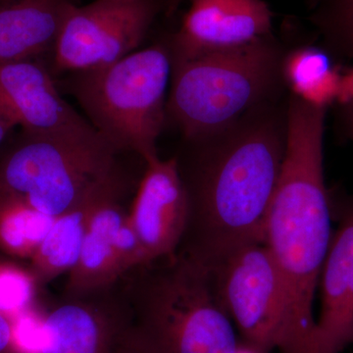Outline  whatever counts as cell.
<instances>
[{
  "mask_svg": "<svg viewBox=\"0 0 353 353\" xmlns=\"http://www.w3.org/2000/svg\"><path fill=\"white\" fill-rule=\"evenodd\" d=\"M288 104V103H287ZM175 157L188 201L176 253L211 270L236 248L265 243L287 143V105L267 102Z\"/></svg>",
  "mask_w": 353,
  "mask_h": 353,
  "instance_id": "cell-1",
  "label": "cell"
},
{
  "mask_svg": "<svg viewBox=\"0 0 353 353\" xmlns=\"http://www.w3.org/2000/svg\"><path fill=\"white\" fill-rule=\"evenodd\" d=\"M326 111L290 94L284 161L266 218L265 243L287 299L282 353H315L313 305L334 234L333 197L324 173Z\"/></svg>",
  "mask_w": 353,
  "mask_h": 353,
  "instance_id": "cell-2",
  "label": "cell"
},
{
  "mask_svg": "<svg viewBox=\"0 0 353 353\" xmlns=\"http://www.w3.org/2000/svg\"><path fill=\"white\" fill-rule=\"evenodd\" d=\"M127 334L150 353H236L240 341L210 273L175 253L118 281Z\"/></svg>",
  "mask_w": 353,
  "mask_h": 353,
  "instance_id": "cell-3",
  "label": "cell"
},
{
  "mask_svg": "<svg viewBox=\"0 0 353 353\" xmlns=\"http://www.w3.org/2000/svg\"><path fill=\"white\" fill-rule=\"evenodd\" d=\"M287 51L273 34L230 50L172 63L166 117L185 141L226 129L285 87Z\"/></svg>",
  "mask_w": 353,
  "mask_h": 353,
  "instance_id": "cell-4",
  "label": "cell"
},
{
  "mask_svg": "<svg viewBox=\"0 0 353 353\" xmlns=\"http://www.w3.org/2000/svg\"><path fill=\"white\" fill-rule=\"evenodd\" d=\"M172 58L166 44L134 51L99 68L72 73L70 88L88 123L117 152L158 157L166 122Z\"/></svg>",
  "mask_w": 353,
  "mask_h": 353,
  "instance_id": "cell-5",
  "label": "cell"
},
{
  "mask_svg": "<svg viewBox=\"0 0 353 353\" xmlns=\"http://www.w3.org/2000/svg\"><path fill=\"white\" fill-rule=\"evenodd\" d=\"M118 154L94 129L59 134L21 132L0 154V196L19 199L58 217L97 190L124 180Z\"/></svg>",
  "mask_w": 353,
  "mask_h": 353,
  "instance_id": "cell-6",
  "label": "cell"
},
{
  "mask_svg": "<svg viewBox=\"0 0 353 353\" xmlns=\"http://www.w3.org/2000/svg\"><path fill=\"white\" fill-rule=\"evenodd\" d=\"M209 273L218 299L241 334V343L261 353L284 352L287 299L266 243L236 248Z\"/></svg>",
  "mask_w": 353,
  "mask_h": 353,
  "instance_id": "cell-7",
  "label": "cell"
},
{
  "mask_svg": "<svg viewBox=\"0 0 353 353\" xmlns=\"http://www.w3.org/2000/svg\"><path fill=\"white\" fill-rule=\"evenodd\" d=\"M157 0H94L74 4L55 43L53 69L77 73L117 61L138 50L157 17Z\"/></svg>",
  "mask_w": 353,
  "mask_h": 353,
  "instance_id": "cell-8",
  "label": "cell"
},
{
  "mask_svg": "<svg viewBox=\"0 0 353 353\" xmlns=\"http://www.w3.org/2000/svg\"><path fill=\"white\" fill-rule=\"evenodd\" d=\"M129 328L117 283L81 297H65L43 316L39 353H115Z\"/></svg>",
  "mask_w": 353,
  "mask_h": 353,
  "instance_id": "cell-9",
  "label": "cell"
},
{
  "mask_svg": "<svg viewBox=\"0 0 353 353\" xmlns=\"http://www.w3.org/2000/svg\"><path fill=\"white\" fill-rule=\"evenodd\" d=\"M170 48L172 63L238 48L272 34L273 13L263 0H190Z\"/></svg>",
  "mask_w": 353,
  "mask_h": 353,
  "instance_id": "cell-10",
  "label": "cell"
},
{
  "mask_svg": "<svg viewBox=\"0 0 353 353\" xmlns=\"http://www.w3.org/2000/svg\"><path fill=\"white\" fill-rule=\"evenodd\" d=\"M0 116L32 134H75L94 129L60 94L39 60L0 64Z\"/></svg>",
  "mask_w": 353,
  "mask_h": 353,
  "instance_id": "cell-11",
  "label": "cell"
},
{
  "mask_svg": "<svg viewBox=\"0 0 353 353\" xmlns=\"http://www.w3.org/2000/svg\"><path fill=\"white\" fill-rule=\"evenodd\" d=\"M332 197L338 226L318 284L321 305L315 325V353H341L353 347V194Z\"/></svg>",
  "mask_w": 353,
  "mask_h": 353,
  "instance_id": "cell-12",
  "label": "cell"
},
{
  "mask_svg": "<svg viewBox=\"0 0 353 353\" xmlns=\"http://www.w3.org/2000/svg\"><path fill=\"white\" fill-rule=\"evenodd\" d=\"M145 263L175 254L188 218V201L175 157L145 162L129 212Z\"/></svg>",
  "mask_w": 353,
  "mask_h": 353,
  "instance_id": "cell-13",
  "label": "cell"
},
{
  "mask_svg": "<svg viewBox=\"0 0 353 353\" xmlns=\"http://www.w3.org/2000/svg\"><path fill=\"white\" fill-rule=\"evenodd\" d=\"M71 0H2L0 64L39 60L52 53Z\"/></svg>",
  "mask_w": 353,
  "mask_h": 353,
  "instance_id": "cell-14",
  "label": "cell"
},
{
  "mask_svg": "<svg viewBox=\"0 0 353 353\" xmlns=\"http://www.w3.org/2000/svg\"><path fill=\"white\" fill-rule=\"evenodd\" d=\"M123 192L109 197L90 221L82 250L68 273L65 297H81L108 289L124 276L117 250V236L129 216L121 203Z\"/></svg>",
  "mask_w": 353,
  "mask_h": 353,
  "instance_id": "cell-15",
  "label": "cell"
},
{
  "mask_svg": "<svg viewBox=\"0 0 353 353\" xmlns=\"http://www.w3.org/2000/svg\"><path fill=\"white\" fill-rule=\"evenodd\" d=\"M124 180L95 192L64 214L58 216L30 261L29 271L39 287L48 285L75 266L90 221L109 197L124 192Z\"/></svg>",
  "mask_w": 353,
  "mask_h": 353,
  "instance_id": "cell-16",
  "label": "cell"
},
{
  "mask_svg": "<svg viewBox=\"0 0 353 353\" xmlns=\"http://www.w3.org/2000/svg\"><path fill=\"white\" fill-rule=\"evenodd\" d=\"M343 71L333 63L328 51L312 46L288 50L283 65L290 94L323 108L338 101Z\"/></svg>",
  "mask_w": 353,
  "mask_h": 353,
  "instance_id": "cell-17",
  "label": "cell"
},
{
  "mask_svg": "<svg viewBox=\"0 0 353 353\" xmlns=\"http://www.w3.org/2000/svg\"><path fill=\"white\" fill-rule=\"evenodd\" d=\"M55 220L19 199L0 196V252L12 259H31Z\"/></svg>",
  "mask_w": 353,
  "mask_h": 353,
  "instance_id": "cell-18",
  "label": "cell"
},
{
  "mask_svg": "<svg viewBox=\"0 0 353 353\" xmlns=\"http://www.w3.org/2000/svg\"><path fill=\"white\" fill-rule=\"evenodd\" d=\"M309 20L332 57L353 60V0H308Z\"/></svg>",
  "mask_w": 353,
  "mask_h": 353,
  "instance_id": "cell-19",
  "label": "cell"
},
{
  "mask_svg": "<svg viewBox=\"0 0 353 353\" xmlns=\"http://www.w3.org/2000/svg\"><path fill=\"white\" fill-rule=\"evenodd\" d=\"M38 287L29 269L0 259V312L13 318L31 309Z\"/></svg>",
  "mask_w": 353,
  "mask_h": 353,
  "instance_id": "cell-20",
  "label": "cell"
},
{
  "mask_svg": "<svg viewBox=\"0 0 353 353\" xmlns=\"http://www.w3.org/2000/svg\"><path fill=\"white\" fill-rule=\"evenodd\" d=\"M0 353H22L17 345L13 319L0 312Z\"/></svg>",
  "mask_w": 353,
  "mask_h": 353,
  "instance_id": "cell-21",
  "label": "cell"
},
{
  "mask_svg": "<svg viewBox=\"0 0 353 353\" xmlns=\"http://www.w3.org/2000/svg\"><path fill=\"white\" fill-rule=\"evenodd\" d=\"M341 123L343 132L353 141V102L341 105Z\"/></svg>",
  "mask_w": 353,
  "mask_h": 353,
  "instance_id": "cell-22",
  "label": "cell"
},
{
  "mask_svg": "<svg viewBox=\"0 0 353 353\" xmlns=\"http://www.w3.org/2000/svg\"><path fill=\"white\" fill-rule=\"evenodd\" d=\"M115 353H150L148 350H145L139 345L136 341L132 340L129 336L126 334L123 336L122 341H121L119 347Z\"/></svg>",
  "mask_w": 353,
  "mask_h": 353,
  "instance_id": "cell-23",
  "label": "cell"
},
{
  "mask_svg": "<svg viewBox=\"0 0 353 353\" xmlns=\"http://www.w3.org/2000/svg\"><path fill=\"white\" fill-rule=\"evenodd\" d=\"M15 126L12 123L0 116V146L3 145L4 141L8 138L9 134L12 132Z\"/></svg>",
  "mask_w": 353,
  "mask_h": 353,
  "instance_id": "cell-24",
  "label": "cell"
},
{
  "mask_svg": "<svg viewBox=\"0 0 353 353\" xmlns=\"http://www.w3.org/2000/svg\"><path fill=\"white\" fill-rule=\"evenodd\" d=\"M183 0H168V3H167L168 13H174V11H175L176 8H178V6H180L181 2Z\"/></svg>",
  "mask_w": 353,
  "mask_h": 353,
  "instance_id": "cell-25",
  "label": "cell"
},
{
  "mask_svg": "<svg viewBox=\"0 0 353 353\" xmlns=\"http://www.w3.org/2000/svg\"><path fill=\"white\" fill-rule=\"evenodd\" d=\"M236 353H261L256 352V350H252V347H248V345H243L240 341V345H239L238 352Z\"/></svg>",
  "mask_w": 353,
  "mask_h": 353,
  "instance_id": "cell-26",
  "label": "cell"
},
{
  "mask_svg": "<svg viewBox=\"0 0 353 353\" xmlns=\"http://www.w3.org/2000/svg\"><path fill=\"white\" fill-rule=\"evenodd\" d=\"M1 1H2V0H0V2H1Z\"/></svg>",
  "mask_w": 353,
  "mask_h": 353,
  "instance_id": "cell-27",
  "label": "cell"
}]
</instances>
